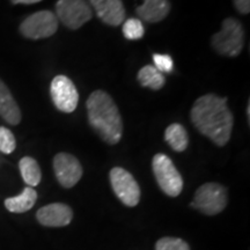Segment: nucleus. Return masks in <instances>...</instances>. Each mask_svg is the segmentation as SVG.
Instances as JSON below:
<instances>
[{
  "mask_svg": "<svg viewBox=\"0 0 250 250\" xmlns=\"http://www.w3.org/2000/svg\"><path fill=\"white\" fill-rule=\"evenodd\" d=\"M190 118L195 127L217 146L229 142L234 126L232 111L228 109L227 98H219L215 94H206L193 103Z\"/></svg>",
  "mask_w": 250,
  "mask_h": 250,
  "instance_id": "nucleus-1",
  "label": "nucleus"
},
{
  "mask_svg": "<svg viewBox=\"0 0 250 250\" xmlns=\"http://www.w3.org/2000/svg\"><path fill=\"white\" fill-rule=\"evenodd\" d=\"M88 122L94 131L109 145H116L123 134V121L111 96L98 89L90 94L86 102Z\"/></svg>",
  "mask_w": 250,
  "mask_h": 250,
  "instance_id": "nucleus-2",
  "label": "nucleus"
},
{
  "mask_svg": "<svg viewBox=\"0 0 250 250\" xmlns=\"http://www.w3.org/2000/svg\"><path fill=\"white\" fill-rule=\"evenodd\" d=\"M245 45V29L239 20L227 18L223 21V28L212 37V46L219 55L236 57Z\"/></svg>",
  "mask_w": 250,
  "mask_h": 250,
  "instance_id": "nucleus-3",
  "label": "nucleus"
},
{
  "mask_svg": "<svg viewBox=\"0 0 250 250\" xmlns=\"http://www.w3.org/2000/svg\"><path fill=\"white\" fill-rule=\"evenodd\" d=\"M228 203L227 189L219 183H205L196 190L191 206L206 215H215L225 210Z\"/></svg>",
  "mask_w": 250,
  "mask_h": 250,
  "instance_id": "nucleus-4",
  "label": "nucleus"
},
{
  "mask_svg": "<svg viewBox=\"0 0 250 250\" xmlns=\"http://www.w3.org/2000/svg\"><path fill=\"white\" fill-rule=\"evenodd\" d=\"M152 169L160 189L169 197H177L182 192L183 179L169 156L158 153L153 156Z\"/></svg>",
  "mask_w": 250,
  "mask_h": 250,
  "instance_id": "nucleus-5",
  "label": "nucleus"
},
{
  "mask_svg": "<svg viewBox=\"0 0 250 250\" xmlns=\"http://www.w3.org/2000/svg\"><path fill=\"white\" fill-rule=\"evenodd\" d=\"M56 17L65 27L79 29L93 18V9L86 0H58Z\"/></svg>",
  "mask_w": 250,
  "mask_h": 250,
  "instance_id": "nucleus-6",
  "label": "nucleus"
},
{
  "mask_svg": "<svg viewBox=\"0 0 250 250\" xmlns=\"http://www.w3.org/2000/svg\"><path fill=\"white\" fill-rule=\"evenodd\" d=\"M112 190L125 206L134 208L140 201V188L134 177L124 168L115 167L109 174Z\"/></svg>",
  "mask_w": 250,
  "mask_h": 250,
  "instance_id": "nucleus-7",
  "label": "nucleus"
},
{
  "mask_svg": "<svg viewBox=\"0 0 250 250\" xmlns=\"http://www.w3.org/2000/svg\"><path fill=\"white\" fill-rule=\"evenodd\" d=\"M58 29V19L50 11L31 14L21 23L20 31L30 40H41L52 36Z\"/></svg>",
  "mask_w": 250,
  "mask_h": 250,
  "instance_id": "nucleus-8",
  "label": "nucleus"
},
{
  "mask_svg": "<svg viewBox=\"0 0 250 250\" xmlns=\"http://www.w3.org/2000/svg\"><path fill=\"white\" fill-rule=\"evenodd\" d=\"M50 94L59 111L70 114L76 110L79 101V94L74 83L67 77L57 76L54 78L50 85Z\"/></svg>",
  "mask_w": 250,
  "mask_h": 250,
  "instance_id": "nucleus-9",
  "label": "nucleus"
},
{
  "mask_svg": "<svg viewBox=\"0 0 250 250\" xmlns=\"http://www.w3.org/2000/svg\"><path fill=\"white\" fill-rule=\"evenodd\" d=\"M54 170L62 187L70 189L83 176V167L76 156L68 153H58L54 158Z\"/></svg>",
  "mask_w": 250,
  "mask_h": 250,
  "instance_id": "nucleus-10",
  "label": "nucleus"
},
{
  "mask_svg": "<svg viewBox=\"0 0 250 250\" xmlns=\"http://www.w3.org/2000/svg\"><path fill=\"white\" fill-rule=\"evenodd\" d=\"M41 225L45 227H65L71 224L73 211L70 206L62 203H52L41 208L36 213Z\"/></svg>",
  "mask_w": 250,
  "mask_h": 250,
  "instance_id": "nucleus-11",
  "label": "nucleus"
},
{
  "mask_svg": "<svg viewBox=\"0 0 250 250\" xmlns=\"http://www.w3.org/2000/svg\"><path fill=\"white\" fill-rule=\"evenodd\" d=\"M102 22L117 27L125 21V8L122 0H89Z\"/></svg>",
  "mask_w": 250,
  "mask_h": 250,
  "instance_id": "nucleus-12",
  "label": "nucleus"
},
{
  "mask_svg": "<svg viewBox=\"0 0 250 250\" xmlns=\"http://www.w3.org/2000/svg\"><path fill=\"white\" fill-rule=\"evenodd\" d=\"M170 12L169 0H144L137 7V14L140 19L149 23L160 22Z\"/></svg>",
  "mask_w": 250,
  "mask_h": 250,
  "instance_id": "nucleus-13",
  "label": "nucleus"
},
{
  "mask_svg": "<svg viewBox=\"0 0 250 250\" xmlns=\"http://www.w3.org/2000/svg\"><path fill=\"white\" fill-rule=\"evenodd\" d=\"M0 116L11 125H18L21 122V111L15 102L8 87L0 79Z\"/></svg>",
  "mask_w": 250,
  "mask_h": 250,
  "instance_id": "nucleus-14",
  "label": "nucleus"
},
{
  "mask_svg": "<svg viewBox=\"0 0 250 250\" xmlns=\"http://www.w3.org/2000/svg\"><path fill=\"white\" fill-rule=\"evenodd\" d=\"M36 201L37 192L31 187H27L19 196L5 199V208L12 213H24L33 208Z\"/></svg>",
  "mask_w": 250,
  "mask_h": 250,
  "instance_id": "nucleus-15",
  "label": "nucleus"
},
{
  "mask_svg": "<svg viewBox=\"0 0 250 250\" xmlns=\"http://www.w3.org/2000/svg\"><path fill=\"white\" fill-rule=\"evenodd\" d=\"M165 139L175 152L186 151L189 145V137L183 125L174 123L166 129Z\"/></svg>",
  "mask_w": 250,
  "mask_h": 250,
  "instance_id": "nucleus-16",
  "label": "nucleus"
},
{
  "mask_svg": "<svg viewBox=\"0 0 250 250\" xmlns=\"http://www.w3.org/2000/svg\"><path fill=\"white\" fill-rule=\"evenodd\" d=\"M19 168H20L21 176L28 187L39 186L42 179V173H41L40 166L35 159L30 156H24L19 162Z\"/></svg>",
  "mask_w": 250,
  "mask_h": 250,
  "instance_id": "nucleus-17",
  "label": "nucleus"
},
{
  "mask_svg": "<svg viewBox=\"0 0 250 250\" xmlns=\"http://www.w3.org/2000/svg\"><path fill=\"white\" fill-rule=\"evenodd\" d=\"M138 81L143 87L149 89L159 90L165 86L166 78L160 71H158L153 65H146L138 72Z\"/></svg>",
  "mask_w": 250,
  "mask_h": 250,
  "instance_id": "nucleus-18",
  "label": "nucleus"
},
{
  "mask_svg": "<svg viewBox=\"0 0 250 250\" xmlns=\"http://www.w3.org/2000/svg\"><path fill=\"white\" fill-rule=\"evenodd\" d=\"M122 24H123V35L127 40H140L145 34V28L139 19H127Z\"/></svg>",
  "mask_w": 250,
  "mask_h": 250,
  "instance_id": "nucleus-19",
  "label": "nucleus"
},
{
  "mask_svg": "<svg viewBox=\"0 0 250 250\" xmlns=\"http://www.w3.org/2000/svg\"><path fill=\"white\" fill-rule=\"evenodd\" d=\"M155 250H190V246L179 237H161L155 243Z\"/></svg>",
  "mask_w": 250,
  "mask_h": 250,
  "instance_id": "nucleus-20",
  "label": "nucleus"
},
{
  "mask_svg": "<svg viewBox=\"0 0 250 250\" xmlns=\"http://www.w3.org/2000/svg\"><path fill=\"white\" fill-rule=\"evenodd\" d=\"M17 147L14 134L7 127L0 126V152L4 154H11Z\"/></svg>",
  "mask_w": 250,
  "mask_h": 250,
  "instance_id": "nucleus-21",
  "label": "nucleus"
},
{
  "mask_svg": "<svg viewBox=\"0 0 250 250\" xmlns=\"http://www.w3.org/2000/svg\"><path fill=\"white\" fill-rule=\"evenodd\" d=\"M153 62H154V67L158 71L166 72V73H170L174 68L173 58L169 55H162V54H154L153 55Z\"/></svg>",
  "mask_w": 250,
  "mask_h": 250,
  "instance_id": "nucleus-22",
  "label": "nucleus"
},
{
  "mask_svg": "<svg viewBox=\"0 0 250 250\" xmlns=\"http://www.w3.org/2000/svg\"><path fill=\"white\" fill-rule=\"evenodd\" d=\"M234 6L241 14H249L250 0H233Z\"/></svg>",
  "mask_w": 250,
  "mask_h": 250,
  "instance_id": "nucleus-23",
  "label": "nucleus"
},
{
  "mask_svg": "<svg viewBox=\"0 0 250 250\" xmlns=\"http://www.w3.org/2000/svg\"><path fill=\"white\" fill-rule=\"evenodd\" d=\"M12 2L15 5L18 4H23V5H30V4H36V2L42 1V0H11Z\"/></svg>",
  "mask_w": 250,
  "mask_h": 250,
  "instance_id": "nucleus-24",
  "label": "nucleus"
},
{
  "mask_svg": "<svg viewBox=\"0 0 250 250\" xmlns=\"http://www.w3.org/2000/svg\"><path fill=\"white\" fill-rule=\"evenodd\" d=\"M247 116H248V122L250 121V104L248 103V107H247Z\"/></svg>",
  "mask_w": 250,
  "mask_h": 250,
  "instance_id": "nucleus-25",
  "label": "nucleus"
}]
</instances>
